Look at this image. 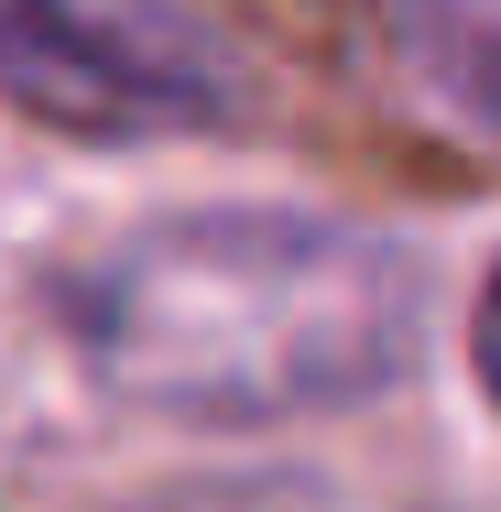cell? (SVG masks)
Masks as SVG:
<instances>
[{
  "mask_svg": "<svg viewBox=\"0 0 501 512\" xmlns=\"http://www.w3.org/2000/svg\"><path fill=\"white\" fill-rule=\"evenodd\" d=\"M109 404L164 425H305L393 393L425 349V262L338 207H175L55 284Z\"/></svg>",
  "mask_w": 501,
  "mask_h": 512,
  "instance_id": "cell-1",
  "label": "cell"
},
{
  "mask_svg": "<svg viewBox=\"0 0 501 512\" xmlns=\"http://www.w3.org/2000/svg\"><path fill=\"white\" fill-rule=\"evenodd\" d=\"M240 99L186 0H0V109L55 142H175Z\"/></svg>",
  "mask_w": 501,
  "mask_h": 512,
  "instance_id": "cell-2",
  "label": "cell"
},
{
  "mask_svg": "<svg viewBox=\"0 0 501 512\" xmlns=\"http://www.w3.org/2000/svg\"><path fill=\"white\" fill-rule=\"evenodd\" d=\"M393 55L447 131L501 153V0H393Z\"/></svg>",
  "mask_w": 501,
  "mask_h": 512,
  "instance_id": "cell-3",
  "label": "cell"
},
{
  "mask_svg": "<svg viewBox=\"0 0 501 512\" xmlns=\"http://www.w3.org/2000/svg\"><path fill=\"white\" fill-rule=\"evenodd\" d=\"M469 360H480V393L501 414V262H491V284H480V316H469Z\"/></svg>",
  "mask_w": 501,
  "mask_h": 512,
  "instance_id": "cell-4",
  "label": "cell"
}]
</instances>
